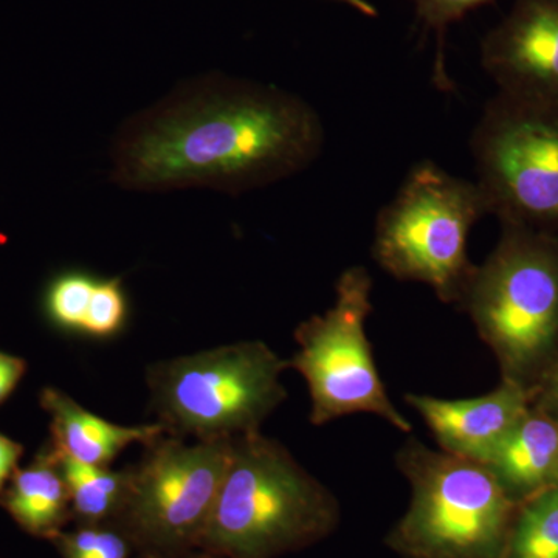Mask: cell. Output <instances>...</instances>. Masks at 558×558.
<instances>
[{
    "label": "cell",
    "mask_w": 558,
    "mask_h": 558,
    "mask_svg": "<svg viewBox=\"0 0 558 558\" xmlns=\"http://www.w3.org/2000/svg\"><path fill=\"white\" fill-rule=\"evenodd\" d=\"M325 138L317 110L299 95L207 73L121 124L110 146V180L138 193L240 196L310 168Z\"/></svg>",
    "instance_id": "1"
},
{
    "label": "cell",
    "mask_w": 558,
    "mask_h": 558,
    "mask_svg": "<svg viewBox=\"0 0 558 558\" xmlns=\"http://www.w3.org/2000/svg\"><path fill=\"white\" fill-rule=\"evenodd\" d=\"M339 499L260 432L233 438L229 468L197 553L278 558L328 538L339 527Z\"/></svg>",
    "instance_id": "2"
},
{
    "label": "cell",
    "mask_w": 558,
    "mask_h": 558,
    "mask_svg": "<svg viewBox=\"0 0 558 558\" xmlns=\"http://www.w3.org/2000/svg\"><path fill=\"white\" fill-rule=\"evenodd\" d=\"M411 499L385 545L402 558H505L519 502L486 464L410 438L396 457Z\"/></svg>",
    "instance_id": "3"
},
{
    "label": "cell",
    "mask_w": 558,
    "mask_h": 558,
    "mask_svg": "<svg viewBox=\"0 0 558 558\" xmlns=\"http://www.w3.org/2000/svg\"><path fill=\"white\" fill-rule=\"evenodd\" d=\"M501 368V380L534 392L558 355V248L510 231L461 303Z\"/></svg>",
    "instance_id": "4"
},
{
    "label": "cell",
    "mask_w": 558,
    "mask_h": 558,
    "mask_svg": "<svg viewBox=\"0 0 558 558\" xmlns=\"http://www.w3.org/2000/svg\"><path fill=\"white\" fill-rule=\"evenodd\" d=\"M488 211L478 183L421 161L377 216L374 258L392 277L427 284L444 303L461 306L476 270L469 233Z\"/></svg>",
    "instance_id": "5"
},
{
    "label": "cell",
    "mask_w": 558,
    "mask_h": 558,
    "mask_svg": "<svg viewBox=\"0 0 558 558\" xmlns=\"http://www.w3.org/2000/svg\"><path fill=\"white\" fill-rule=\"evenodd\" d=\"M289 368L263 341H242L156 363L148 384L167 435L231 439L259 432L284 402L281 374Z\"/></svg>",
    "instance_id": "6"
},
{
    "label": "cell",
    "mask_w": 558,
    "mask_h": 558,
    "mask_svg": "<svg viewBox=\"0 0 558 558\" xmlns=\"http://www.w3.org/2000/svg\"><path fill=\"white\" fill-rule=\"evenodd\" d=\"M231 446L233 438L186 444L171 435L146 446L142 461L130 468V490L113 523L135 554H197L229 468Z\"/></svg>",
    "instance_id": "7"
},
{
    "label": "cell",
    "mask_w": 558,
    "mask_h": 558,
    "mask_svg": "<svg viewBox=\"0 0 558 558\" xmlns=\"http://www.w3.org/2000/svg\"><path fill=\"white\" fill-rule=\"evenodd\" d=\"M371 292L373 278L365 267L344 270L337 281L333 306L296 328L300 351L289 366L299 371L310 388L312 424L368 413L411 433L413 425L389 399L366 337V319L373 312Z\"/></svg>",
    "instance_id": "8"
},
{
    "label": "cell",
    "mask_w": 558,
    "mask_h": 558,
    "mask_svg": "<svg viewBox=\"0 0 558 558\" xmlns=\"http://www.w3.org/2000/svg\"><path fill=\"white\" fill-rule=\"evenodd\" d=\"M553 101L506 95L472 135L488 209L513 219L558 222V112Z\"/></svg>",
    "instance_id": "9"
},
{
    "label": "cell",
    "mask_w": 558,
    "mask_h": 558,
    "mask_svg": "<svg viewBox=\"0 0 558 558\" xmlns=\"http://www.w3.org/2000/svg\"><path fill=\"white\" fill-rule=\"evenodd\" d=\"M481 60L506 94L553 101L558 97V0H517L484 39Z\"/></svg>",
    "instance_id": "10"
},
{
    "label": "cell",
    "mask_w": 558,
    "mask_h": 558,
    "mask_svg": "<svg viewBox=\"0 0 558 558\" xmlns=\"http://www.w3.org/2000/svg\"><path fill=\"white\" fill-rule=\"evenodd\" d=\"M405 400L424 417L440 450L486 464L532 409L534 392L501 380L497 389L480 398L446 400L407 395Z\"/></svg>",
    "instance_id": "11"
},
{
    "label": "cell",
    "mask_w": 558,
    "mask_h": 558,
    "mask_svg": "<svg viewBox=\"0 0 558 558\" xmlns=\"http://www.w3.org/2000/svg\"><path fill=\"white\" fill-rule=\"evenodd\" d=\"M40 405L50 414L51 447L62 454L97 468H109L131 444L150 442L167 435L163 425L121 427L84 410L60 389L40 392Z\"/></svg>",
    "instance_id": "12"
},
{
    "label": "cell",
    "mask_w": 558,
    "mask_h": 558,
    "mask_svg": "<svg viewBox=\"0 0 558 558\" xmlns=\"http://www.w3.org/2000/svg\"><path fill=\"white\" fill-rule=\"evenodd\" d=\"M558 464V422L532 407L486 462L513 501L553 486Z\"/></svg>",
    "instance_id": "13"
},
{
    "label": "cell",
    "mask_w": 558,
    "mask_h": 558,
    "mask_svg": "<svg viewBox=\"0 0 558 558\" xmlns=\"http://www.w3.org/2000/svg\"><path fill=\"white\" fill-rule=\"evenodd\" d=\"M0 506L22 531L53 539L72 521L68 484L53 447L40 451L31 465L14 470L0 494Z\"/></svg>",
    "instance_id": "14"
},
{
    "label": "cell",
    "mask_w": 558,
    "mask_h": 558,
    "mask_svg": "<svg viewBox=\"0 0 558 558\" xmlns=\"http://www.w3.org/2000/svg\"><path fill=\"white\" fill-rule=\"evenodd\" d=\"M54 453L68 484L72 521L89 526H113L126 501L131 470L116 472L109 468L87 465L75 459L62 457L57 450Z\"/></svg>",
    "instance_id": "15"
},
{
    "label": "cell",
    "mask_w": 558,
    "mask_h": 558,
    "mask_svg": "<svg viewBox=\"0 0 558 558\" xmlns=\"http://www.w3.org/2000/svg\"><path fill=\"white\" fill-rule=\"evenodd\" d=\"M505 558H558V486L520 502Z\"/></svg>",
    "instance_id": "16"
},
{
    "label": "cell",
    "mask_w": 558,
    "mask_h": 558,
    "mask_svg": "<svg viewBox=\"0 0 558 558\" xmlns=\"http://www.w3.org/2000/svg\"><path fill=\"white\" fill-rule=\"evenodd\" d=\"M62 558H134L135 549L126 535L110 524H75L51 539Z\"/></svg>",
    "instance_id": "17"
},
{
    "label": "cell",
    "mask_w": 558,
    "mask_h": 558,
    "mask_svg": "<svg viewBox=\"0 0 558 558\" xmlns=\"http://www.w3.org/2000/svg\"><path fill=\"white\" fill-rule=\"evenodd\" d=\"M97 279L84 274H65L51 282L46 306L50 318L62 328L83 330Z\"/></svg>",
    "instance_id": "18"
},
{
    "label": "cell",
    "mask_w": 558,
    "mask_h": 558,
    "mask_svg": "<svg viewBox=\"0 0 558 558\" xmlns=\"http://www.w3.org/2000/svg\"><path fill=\"white\" fill-rule=\"evenodd\" d=\"M128 304L120 279L97 281L83 332L109 337L119 332L126 319Z\"/></svg>",
    "instance_id": "19"
},
{
    "label": "cell",
    "mask_w": 558,
    "mask_h": 558,
    "mask_svg": "<svg viewBox=\"0 0 558 558\" xmlns=\"http://www.w3.org/2000/svg\"><path fill=\"white\" fill-rule=\"evenodd\" d=\"M409 2L414 7L418 21L438 35V60H436L438 73L436 76L446 83L442 46L447 28L454 22L461 21L470 11L486 5L492 0H409Z\"/></svg>",
    "instance_id": "20"
},
{
    "label": "cell",
    "mask_w": 558,
    "mask_h": 558,
    "mask_svg": "<svg viewBox=\"0 0 558 558\" xmlns=\"http://www.w3.org/2000/svg\"><path fill=\"white\" fill-rule=\"evenodd\" d=\"M532 407L558 422V355L535 388Z\"/></svg>",
    "instance_id": "21"
},
{
    "label": "cell",
    "mask_w": 558,
    "mask_h": 558,
    "mask_svg": "<svg viewBox=\"0 0 558 558\" xmlns=\"http://www.w3.org/2000/svg\"><path fill=\"white\" fill-rule=\"evenodd\" d=\"M27 371V363L16 355L0 351V403L10 398Z\"/></svg>",
    "instance_id": "22"
},
{
    "label": "cell",
    "mask_w": 558,
    "mask_h": 558,
    "mask_svg": "<svg viewBox=\"0 0 558 558\" xmlns=\"http://www.w3.org/2000/svg\"><path fill=\"white\" fill-rule=\"evenodd\" d=\"M24 453L21 444L14 442L13 439L0 435V494L17 469V462Z\"/></svg>",
    "instance_id": "23"
},
{
    "label": "cell",
    "mask_w": 558,
    "mask_h": 558,
    "mask_svg": "<svg viewBox=\"0 0 558 558\" xmlns=\"http://www.w3.org/2000/svg\"><path fill=\"white\" fill-rule=\"evenodd\" d=\"M337 2L347 3L352 10L359 11L363 16L377 17L379 11L368 0H337Z\"/></svg>",
    "instance_id": "24"
},
{
    "label": "cell",
    "mask_w": 558,
    "mask_h": 558,
    "mask_svg": "<svg viewBox=\"0 0 558 558\" xmlns=\"http://www.w3.org/2000/svg\"><path fill=\"white\" fill-rule=\"evenodd\" d=\"M191 558H223V557L211 556V554L197 553V554H194V556Z\"/></svg>",
    "instance_id": "25"
},
{
    "label": "cell",
    "mask_w": 558,
    "mask_h": 558,
    "mask_svg": "<svg viewBox=\"0 0 558 558\" xmlns=\"http://www.w3.org/2000/svg\"><path fill=\"white\" fill-rule=\"evenodd\" d=\"M134 558H161V557L149 556V554H135Z\"/></svg>",
    "instance_id": "26"
},
{
    "label": "cell",
    "mask_w": 558,
    "mask_h": 558,
    "mask_svg": "<svg viewBox=\"0 0 558 558\" xmlns=\"http://www.w3.org/2000/svg\"><path fill=\"white\" fill-rule=\"evenodd\" d=\"M553 486H558V464H557L556 472H554Z\"/></svg>",
    "instance_id": "27"
}]
</instances>
